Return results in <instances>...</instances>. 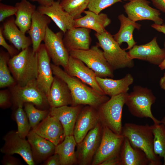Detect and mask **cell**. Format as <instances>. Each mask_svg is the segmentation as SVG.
Returning <instances> with one entry per match:
<instances>
[{"mask_svg":"<svg viewBox=\"0 0 165 165\" xmlns=\"http://www.w3.org/2000/svg\"><path fill=\"white\" fill-rule=\"evenodd\" d=\"M53 74L64 81L70 91L72 99V106L89 105L97 109L109 99L89 87L78 78L71 76L59 66L51 64Z\"/></svg>","mask_w":165,"mask_h":165,"instance_id":"cell-1","label":"cell"},{"mask_svg":"<svg viewBox=\"0 0 165 165\" xmlns=\"http://www.w3.org/2000/svg\"><path fill=\"white\" fill-rule=\"evenodd\" d=\"M121 134L127 138L133 147L144 152L150 161V165L162 164L160 157L155 154L153 150L152 125L126 123L123 126Z\"/></svg>","mask_w":165,"mask_h":165,"instance_id":"cell-2","label":"cell"},{"mask_svg":"<svg viewBox=\"0 0 165 165\" xmlns=\"http://www.w3.org/2000/svg\"><path fill=\"white\" fill-rule=\"evenodd\" d=\"M8 65L16 84L24 86L36 79L37 76V52L28 47L10 58Z\"/></svg>","mask_w":165,"mask_h":165,"instance_id":"cell-3","label":"cell"},{"mask_svg":"<svg viewBox=\"0 0 165 165\" xmlns=\"http://www.w3.org/2000/svg\"><path fill=\"white\" fill-rule=\"evenodd\" d=\"M95 35L98 41L97 44L102 49L105 58L114 70L134 66L133 60L109 32L106 30L101 34L96 33Z\"/></svg>","mask_w":165,"mask_h":165,"instance_id":"cell-4","label":"cell"},{"mask_svg":"<svg viewBox=\"0 0 165 165\" xmlns=\"http://www.w3.org/2000/svg\"><path fill=\"white\" fill-rule=\"evenodd\" d=\"M128 94L126 93L112 97L97 109L103 126L118 134L122 133L123 109Z\"/></svg>","mask_w":165,"mask_h":165,"instance_id":"cell-5","label":"cell"},{"mask_svg":"<svg viewBox=\"0 0 165 165\" xmlns=\"http://www.w3.org/2000/svg\"><path fill=\"white\" fill-rule=\"evenodd\" d=\"M156 100L151 90L135 86L133 91L128 94L125 104L133 116L140 118H149L154 123L160 124L161 121L155 118L151 111L152 105Z\"/></svg>","mask_w":165,"mask_h":165,"instance_id":"cell-6","label":"cell"},{"mask_svg":"<svg viewBox=\"0 0 165 165\" xmlns=\"http://www.w3.org/2000/svg\"><path fill=\"white\" fill-rule=\"evenodd\" d=\"M10 89L12 103L16 108L18 106L23 107L26 103H30L40 109H50L46 96L38 86L36 79L31 80L24 86L16 84Z\"/></svg>","mask_w":165,"mask_h":165,"instance_id":"cell-7","label":"cell"},{"mask_svg":"<svg viewBox=\"0 0 165 165\" xmlns=\"http://www.w3.org/2000/svg\"><path fill=\"white\" fill-rule=\"evenodd\" d=\"M99 47L97 44L87 50H73L69 53L70 56L83 62L94 71L97 76L113 78L114 70Z\"/></svg>","mask_w":165,"mask_h":165,"instance_id":"cell-8","label":"cell"},{"mask_svg":"<svg viewBox=\"0 0 165 165\" xmlns=\"http://www.w3.org/2000/svg\"><path fill=\"white\" fill-rule=\"evenodd\" d=\"M124 137L103 126L101 140L91 165H100L104 161L119 155Z\"/></svg>","mask_w":165,"mask_h":165,"instance_id":"cell-9","label":"cell"},{"mask_svg":"<svg viewBox=\"0 0 165 165\" xmlns=\"http://www.w3.org/2000/svg\"><path fill=\"white\" fill-rule=\"evenodd\" d=\"M103 130V126L100 121L80 142L77 144L76 154L78 164H91L101 143Z\"/></svg>","mask_w":165,"mask_h":165,"instance_id":"cell-10","label":"cell"},{"mask_svg":"<svg viewBox=\"0 0 165 165\" xmlns=\"http://www.w3.org/2000/svg\"><path fill=\"white\" fill-rule=\"evenodd\" d=\"M64 33L61 31L54 32L48 26L43 41L53 64L61 66L66 70L70 57L63 42Z\"/></svg>","mask_w":165,"mask_h":165,"instance_id":"cell-11","label":"cell"},{"mask_svg":"<svg viewBox=\"0 0 165 165\" xmlns=\"http://www.w3.org/2000/svg\"><path fill=\"white\" fill-rule=\"evenodd\" d=\"M150 3L147 0H133L126 3L123 7L127 17L134 22L148 20L155 24H163L164 21L160 17V11L151 7Z\"/></svg>","mask_w":165,"mask_h":165,"instance_id":"cell-12","label":"cell"},{"mask_svg":"<svg viewBox=\"0 0 165 165\" xmlns=\"http://www.w3.org/2000/svg\"><path fill=\"white\" fill-rule=\"evenodd\" d=\"M4 144L0 152L5 154L20 155L28 165H34L30 145L27 140L20 137L17 131L11 130L3 137Z\"/></svg>","mask_w":165,"mask_h":165,"instance_id":"cell-13","label":"cell"},{"mask_svg":"<svg viewBox=\"0 0 165 165\" xmlns=\"http://www.w3.org/2000/svg\"><path fill=\"white\" fill-rule=\"evenodd\" d=\"M127 53L132 60H141L158 65L165 58V49L160 47L156 37L146 44L135 45Z\"/></svg>","mask_w":165,"mask_h":165,"instance_id":"cell-14","label":"cell"},{"mask_svg":"<svg viewBox=\"0 0 165 165\" xmlns=\"http://www.w3.org/2000/svg\"><path fill=\"white\" fill-rule=\"evenodd\" d=\"M99 122L97 109L89 105L84 106L78 115L73 131V135L77 144Z\"/></svg>","mask_w":165,"mask_h":165,"instance_id":"cell-15","label":"cell"},{"mask_svg":"<svg viewBox=\"0 0 165 165\" xmlns=\"http://www.w3.org/2000/svg\"><path fill=\"white\" fill-rule=\"evenodd\" d=\"M37 52L38 71L36 82L38 87L47 96L54 79L50 63L51 59L44 44H41Z\"/></svg>","mask_w":165,"mask_h":165,"instance_id":"cell-16","label":"cell"},{"mask_svg":"<svg viewBox=\"0 0 165 165\" xmlns=\"http://www.w3.org/2000/svg\"><path fill=\"white\" fill-rule=\"evenodd\" d=\"M85 65L81 60L70 55L65 71L69 75L78 78L100 94L105 95L97 82L95 72Z\"/></svg>","mask_w":165,"mask_h":165,"instance_id":"cell-17","label":"cell"},{"mask_svg":"<svg viewBox=\"0 0 165 165\" xmlns=\"http://www.w3.org/2000/svg\"><path fill=\"white\" fill-rule=\"evenodd\" d=\"M31 130L56 146L62 142L65 137L64 129L61 122L49 114Z\"/></svg>","mask_w":165,"mask_h":165,"instance_id":"cell-18","label":"cell"},{"mask_svg":"<svg viewBox=\"0 0 165 165\" xmlns=\"http://www.w3.org/2000/svg\"><path fill=\"white\" fill-rule=\"evenodd\" d=\"M59 1L48 6L39 5L37 10L49 16L64 34L75 27V19L62 8Z\"/></svg>","mask_w":165,"mask_h":165,"instance_id":"cell-19","label":"cell"},{"mask_svg":"<svg viewBox=\"0 0 165 165\" xmlns=\"http://www.w3.org/2000/svg\"><path fill=\"white\" fill-rule=\"evenodd\" d=\"M31 148L33 160L36 164L42 163L55 153L56 145L40 136L32 130L27 137Z\"/></svg>","mask_w":165,"mask_h":165,"instance_id":"cell-20","label":"cell"},{"mask_svg":"<svg viewBox=\"0 0 165 165\" xmlns=\"http://www.w3.org/2000/svg\"><path fill=\"white\" fill-rule=\"evenodd\" d=\"M91 30L81 27H74L68 30L64 34L63 40L68 52L89 49L91 41Z\"/></svg>","mask_w":165,"mask_h":165,"instance_id":"cell-21","label":"cell"},{"mask_svg":"<svg viewBox=\"0 0 165 165\" xmlns=\"http://www.w3.org/2000/svg\"><path fill=\"white\" fill-rule=\"evenodd\" d=\"M46 97L50 108L72 104V95L68 86L62 79L55 75Z\"/></svg>","mask_w":165,"mask_h":165,"instance_id":"cell-22","label":"cell"},{"mask_svg":"<svg viewBox=\"0 0 165 165\" xmlns=\"http://www.w3.org/2000/svg\"><path fill=\"white\" fill-rule=\"evenodd\" d=\"M84 105H66L50 108L49 114L57 119L63 127L65 137L73 135L74 128L78 115Z\"/></svg>","mask_w":165,"mask_h":165,"instance_id":"cell-23","label":"cell"},{"mask_svg":"<svg viewBox=\"0 0 165 165\" xmlns=\"http://www.w3.org/2000/svg\"><path fill=\"white\" fill-rule=\"evenodd\" d=\"M15 20L13 16L6 19L3 22L2 32L5 38L21 51L30 47L32 42L30 37L26 36L20 29Z\"/></svg>","mask_w":165,"mask_h":165,"instance_id":"cell-24","label":"cell"},{"mask_svg":"<svg viewBox=\"0 0 165 165\" xmlns=\"http://www.w3.org/2000/svg\"><path fill=\"white\" fill-rule=\"evenodd\" d=\"M51 21L48 16L40 13L37 10L33 13L30 28L28 31L32 42V48L37 52L45 38L46 29Z\"/></svg>","mask_w":165,"mask_h":165,"instance_id":"cell-25","label":"cell"},{"mask_svg":"<svg viewBox=\"0 0 165 165\" xmlns=\"http://www.w3.org/2000/svg\"><path fill=\"white\" fill-rule=\"evenodd\" d=\"M83 13L84 16L75 20V27L87 28L101 34L106 30L105 28L111 23L110 19L105 13L97 14L89 10Z\"/></svg>","mask_w":165,"mask_h":165,"instance_id":"cell-26","label":"cell"},{"mask_svg":"<svg viewBox=\"0 0 165 165\" xmlns=\"http://www.w3.org/2000/svg\"><path fill=\"white\" fill-rule=\"evenodd\" d=\"M98 84L105 94L111 97L127 93L129 86L133 83L134 78L129 73L119 79L96 77Z\"/></svg>","mask_w":165,"mask_h":165,"instance_id":"cell-27","label":"cell"},{"mask_svg":"<svg viewBox=\"0 0 165 165\" xmlns=\"http://www.w3.org/2000/svg\"><path fill=\"white\" fill-rule=\"evenodd\" d=\"M118 19L120 22V27L118 31L113 35V38L120 46L123 42L127 43L128 46L125 50H130L136 43L133 37V31L135 29L139 30L141 25L130 20L123 14L119 15Z\"/></svg>","mask_w":165,"mask_h":165,"instance_id":"cell-28","label":"cell"},{"mask_svg":"<svg viewBox=\"0 0 165 165\" xmlns=\"http://www.w3.org/2000/svg\"><path fill=\"white\" fill-rule=\"evenodd\" d=\"M120 165H150V161L144 152L133 147L124 137L119 154Z\"/></svg>","mask_w":165,"mask_h":165,"instance_id":"cell-29","label":"cell"},{"mask_svg":"<svg viewBox=\"0 0 165 165\" xmlns=\"http://www.w3.org/2000/svg\"><path fill=\"white\" fill-rule=\"evenodd\" d=\"M17 8L15 22L20 29L26 34L29 30L33 13L36 10L35 5L28 0H20L16 3Z\"/></svg>","mask_w":165,"mask_h":165,"instance_id":"cell-30","label":"cell"},{"mask_svg":"<svg viewBox=\"0 0 165 165\" xmlns=\"http://www.w3.org/2000/svg\"><path fill=\"white\" fill-rule=\"evenodd\" d=\"M77 143L73 135L65 137L63 141L55 146V153L59 156L61 165L78 164L75 148Z\"/></svg>","mask_w":165,"mask_h":165,"instance_id":"cell-31","label":"cell"},{"mask_svg":"<svg viewBox=\"0 0 165 165\" xmlns=\"http://www.w3.org/2000/svg\"><path fill=\"white\" fill-rule=\"evenodd\" d=\"M10 56L8 53L2 50L0 52V87H11L15 85L16 82L10 74L8 65Z\"/></svg>","mask_w":165,"mask_h":165,"instance_id":"cell-32","label":"cell"},{"mask_svg":"<svg viewBox=\"0 0 165 165\" xmlns=\"http://www.w3.org/2000/svg\"><path fill=\"white\" fill-rule=\"evenodd\" d=\"M152 125L154 135L153 150L155 154L163 159L165 165V127L162 123Z\"/></svg>","mask_w":165,"mask_h":165,"instance_id":"cell-33","label":"cell"},{"mask_svg":"<svg viewBox=\"0 0 165 165\" xmlns=\"http://www.w3.org/2000/svg\"><path fill=\"white\" fill-rule=\"evenodd\" d=\"M90 0H62L60 4L63 9L75 20L81 17L87 8Z\"/></svg>","mask_w":165,"mask_h":165,"instance_id":"cell-34","label":"cell"},{"mask_svg":"<svg viewBox=\"0 0 165 165\" xmlns=\"http://www.w3.org/2000/svg\"><path fill=\"white\" fill-rule=\"evenodd\" d=\"M23 107L31 129L46 118L50 113V109H39L30 103H24Z\"/></svg>","mask_w":165,"mask_h":165,"instance_id":"cell-35","label":"cell"},{"mask_svg":"<svg viewBox=\"0 0 165 165\" xmlns=\"http://www.w3.org/2000/svg\"><path fill=\"white\" fill-rule=\"evenodd\" d=\"M23 106L17 107L14 117L17 125V132L22 138H26L31 129L27 115Z\"/></svg>","mask_w":165,"mask_h":165,"instance_id":"cell-36","label":"cell"},{"mask_svg":"<svg viewBox=\"0 0 165 165\" xmlns=\"http://www.w3.org/2000/svg\"><path fill=\"white\" fill-rule=\"evenodd\" d=\"M122 0H90L87 7L88 10L99 14L103 9Z\"/></svg>","mask_w":165,"mask_h":165,"instance_id":"cell-37","label":"cell"},{"mask_svg":"<svg viewBox=\"0 0 165 165\" xmlns=\"http://www.w3.org/2000/svg\"><path fill=\"white\" fill-rule=\"evenodd\" d=\"M17 8L14 6L0 3V22H3L6 19L15 15Z\"/></svg>","mask_w":165,"mask_h":165,"instance_id":"cell-38","label":"cell"},{"mask_svg":"<svg viewBox=\"0 0 165 165\" xmlns=\"http://www.w3.org/2000/svg\"><path fill=\"white\" fill-rule=\"evenodd\" d=\"M0 45L6 49L12 57L19 53L18 51L13 45L9 44L6 42L2 32V26L0 27Z\"/></svg>","mask_w":165,"mask_h":165,"instance_id":"cell-39","label":"cell"},{"mask_svg":"<svg viewBox=\"0 0 165 165\" xmlns=\"http://www.w3.org/2000/svg\"><path fill=\"white\" fill-rule=\"evenodd\" d=\"M12 104L10 92L6 90L0 91V107L5 109L10 107Z\"/></svg>","mask_w":165,"mask_h":165,"instance_id":"cell-40","label":"cell"},{"mask_svg":"<svg viewBox=\"0 0 165 165\" xmlns=\"http://www.w3.org/2000/svg\"><path fill=\"white\" fill-rule=\"evenodd\" d=\"M3 165H20L22 163L20 160L12 155L5 154L1 161Z\"/></svg>","mask_w":165,"mask_h":165,"instance_id":"cell-41","label":"cell"},{"mask_svg":"<svg viewBox=\"0 0 165 165\" xmlns=\"http://www.w3.org/2000/svg\"><path fill=\"white\" fill-rule=\"evenodd\" d=\"M43 165H61L58 155L54 153L48 157L42 163Z\"/></svg>","mask_w":165,"mask_h":165,"instance_id":"cell-42","label":"cell"},{"mask_svg":"<svg viewBox=\"0 0 165 165\" xmlns=\"http://www.w3.org/2000/svg\"><path fill=\"white\" fill-rule=\"evenodd\" d=\"M100 165H120L119 155L106 160L103 162Z\"/></svg>","mask_w":165,"mask_h":165,"instance_id":"cell-43","label":"cell"},{"mask_svg":"<svg viewBox=\"0 0 165 165\" xmlns=\"http://www.w3.org/2000/svg\"><path fill=\"white\" fill-rule=\"evenodd\" d=\"M154 6L160 11L165 13V0H150Z\"/></svg>","mask_w":165,"mask_h":165,"instance_id":"cell-44","label":"cell"},{"mask_svg":"<svg viewBox=\"0 0 165 165\" xmlns=\"http://www.w3.org/2000/svg\"><path fill=\"white\" fill-rule=\"evenodd\" d=\"M151 27L157 31L165 34V24H153Z\"/></svg>","mask_w":165,"mask_h":165,"instance_id":"cell-45","label":"cell"},{"mask_svg":"<svg viewBox=\"0 0 165 165\" xmlns=\"http://www.w3.org/2000/svg\"><path fill=\"white\" fill-rule=\"evenodd\" d=\"M33 2L38 3L39 5L48 6L51 5L55 1L54 0H29Z\"/></svg>","mask_w":165,"mask_h":165,"instance_id":"cell-46","label":"cell"},{"mask_svg":"<svg viewBox=\"0 0 165 165\" xmlns=\"http://www.w3.org/2000/svg\"><path fill=\"white\" fill-rule=\"evenodd\" d=\"M160 85L162 89L165 90V72L163 76L160 78Z\"/></svg>","mask_w":165,"mask_h":165,"instance_id":"cell-47","label":"cell"},{"mask_svg":"<svg viewBox=\"0 0 165 165\" xmlns=\"http://www.w3.org/2000/svg\"><path fill=\"white\" fill-rule=\"evenodd\" d=\"M164 46L165 49V41L164 42ZM159 67L161 70L165 69V58L162 63L159 65Z\"/></svg>","mask_w":165,"mask_h":165,"instance_id":"cell-48","label":"cell"},{"mask_svg":"<svg viewBox=\"0 0 165 165\" xmlns=\"http://www.w3.org/2000/svg\"><path fill=\"white\" fill-rule=\"evenodd\" d=\"M160 121L161 123L163 124L165 127V116L163 117Z\"/></svg>","mask_w":165,"mask_h":165,"instance_id":"cell-49","label":"cell"},{"mask_svg":"<svg viewBox=\"0 0 165 165\" xmlns=\"http://www.w3.org/2000/svg\"><path fill=\"white\" fill-rule=\"evenodd\" d=\"M123 0L124 1H132L133 0Z\"/></svg>","mask_w":165,"mask_h":165,"instance_id":"cell-50","label":"cell"},{"mask_svg":"<svg viewBox=\"0 0 165 165\" xmlns=\"http://www.w3.org/2000/svg\"><path fill=\"white\" fill-rule=\"evenodd\" d=\"M57 1H61L62 0H57Z\"/></svg>","mask_w":165,"mask_h":165,"instance_id":"cell-51","label":"cell"}]
</instances>
